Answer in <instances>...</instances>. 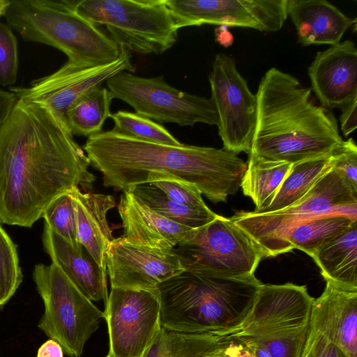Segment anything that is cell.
I'll use <instances>...</instances> for the list:
<instances>
[{"label":"cell","instance_id":"cell-1","mask_svg":"<svg viewBox=\"0 0 357 357\" xmlns=\"http://www.w3.org/2000/svg\"><path fill=\"white\" fill-rule=\"evenodd\" d=\"M66 124L45 106L16 98L0 128V222L31 227L59 196L96 180Z\"/></svg>","mask_w":357,"mask_h":357},{"label":"cell","instance_id":"cell-2","mask_svg":"<svg viewBox=\"0 0 357 357\" xmlns=\"http://www.w3.org/2000/svg\"><path fill=\"white\" fill-rule=\"evenodd\" d=\"M83 149L106 188L124 191L169 178L195 186L215 204L236 194L247 167L224 149L146 142L113 130L89 137Z\"/></svg>","mask_w":357,"mask_h":357},{"label":"cell","instance_id":"cell-3","mask_svg":"<svg viewBox=\"0 0 357 357\" xmlns=\"http://www.w3.org/2000/svg\"><path fill=\"white\" fill-rule=\"evenodd\" d=\"M250 153L296 164L326 157L344 141L336 119L318 105L310 88L276 68L261 77Z\"/></svg>","mask_w":357,"mask_h":357},{"label":"cell","instance_id":"cell-4","mask_svg":"<svg viewBox=\"0 0 357 357\" xmlns=\"http://www.w3.org/2000/svg\"><path fill=\"white\" fill-rule=\"evenodd\" d=\"M261 284L255 275L228 278L184 271L157 287L161 327L183 333L236 332Z\"/></svg>","mask_w":357,"mask_h":357},{"label":"cell","instance_id":"cell-5","mask_svg":"<svg viewBox=\"0 0 357 357\" xmlns=\"http://www.w3.org/2000/svg\"><path fill=\"white\" fill-rule=\"evenodd\" d=\"M75 0H11L7 24L27 42L53 47L68 61L95 66L116 60L121 49L75 10Z\"/></svg>","mask_w":357,"mask_h":357},{"label":"cell","instance_id":"cell-6","mask_svg":"<svg viewBox=\"0 0 357 357\" xmlns=\"http://www.w3.org/2000/svg\"><path fill=\"white\" fill-rule=\"evenodd\" d=\"M75 8L95 25H104L129 52L161 54L177 41L178 29L165 0H75Z\"/></svg>","mask_w":357,"mask_h":357},{"label":"cell","instance_id":"cell-7","mask_svg":"<svg viewBox=\"0 0 357 357\" xmlns=\"http://www.w3.org/2000/svg\"><path fill=\"white\" fill-rule=\"evenodd\" d=\"M331 214H342L357 220V191L331 167L291 206L264 213L240 211L230 218L252 237L265 258L278 255L281 243L292 227Z\"/></svg>","mask_w":357,"mask_h":357},{"label":"cell","instance_id":"cell-8","mask_svg":"<svg viewBox=\"0 0 357 357\" xmlns=\"http://www.w3.org/2000/svg\"><path fill=\"white\" fill-rule=\"evenodd\" d=\"M33 280L45 306L38 327L70 357H79L98 329L104 312L54 264L36 265Z\"/></svg>","mask_w":357,"mask_h":357},{"label":"cell","instance_id":"cell-9","mask_svg":"<svg viewBox=\"0 0 357 357\" xmlns=\"http://www.w3.org/2000/svg\"><path fill=\"white\" fill-rule=\"evenodd\" d=\"M173 250L185 271L228 278L254 275L264 258L260 247L230 218L218 215Z\"/></svg>","mask_w":357,"mask_h":357},{"label":"cell","instance_id":"cell-10","mask_svg":"<svg viewBox=\"0 0 357 357\" xmlns=\"http://www.w3.org/2000/svg\"><path fill=\"white\" fill-rule=\"evenodd\" d=\"M106 85L113 99L128 103L137 114L159 123L218 125L210 98L180 91L168 84L163 76L148 78L123 71L107 80Z\"/></svg>","mask_w":357,"mask_h":357},{"label":"cell","instance_id":"cell-11","mask_svg":"<svg viewBox=\"0 0 357 357\" xmlns=\"http://www.w3.org/2000/svg\"><path fill=\"white\" fill-rule=\"evenodd\" d=\"M208 80L223 149L238 154L251 151L257 121V97L238 71L234 58L218 54Z\"/></svg>","mask_w":357,"mask_h":357},{"label":"cell","instance_id":"cell-12","mask_svg":"<svg viewBox=\"0 0 357 357\" xmlns=\"http://www.w3.org/2000/svg\"><path fill=\"white\" fill-rule=\"evenodd\" d=\"M104 314L114 357H142L162 328L157 289L111 288Z\"/></svg>","mask_w":357,"mask_h":357},{"label":"cell","instance_id":"cell-13","mask_svg":"<svg viewBox=\"0 0 357 357\" xmlns=\"http://www.w3.org/2000/svg\"><path fill=\"white\" fill-rule=\"evenodd\" d=\"M121 49L119 57L113 62L84 66L67 61L57 70L33 80L29 86L10 87V91L16 98L45 106L65 123L68 110L86 93L102 86L103 82L121 72H135L130 52Z\"/></svg>","mask_w":357,"mask_h":357},{"label":"cell","instance_id":"cell-14","mask_svg":"<svg viewBox=\"0 0 357 357\" xmlns=\"http://www.w3.org/2000/svg\"><path fill=\"white\" fill-rule=\"evenodd\" d=\"M177 29L215 24L266 32L280 30L287 0H165Z\"/></svg>","mask_w":357,"mask_h":357},{"label":"cell","instance_id":"cell-15","mask_svg":"<svg viewBox=\"0 0 357 357\" xmlns=\"http://www.w3.org/2000/svg\"><path fill=\"white\" fill-rule=\"evenodd\" d=\"M184 271L173 250L152 248L121 236L109 244L107 274L111 288L155 291Z\"/></svg>","mask_w":357,"mask_h":357},{"label":"cell","instance_id":"cell-16","mask_svg":"<svg viewBox=\"0 0 357 357\" xmlns=\"http://www.w3.org/2000/svg\"><path fill=\"white\" fill-rule=\"evenodd\" d=\"M313 300L305 285L261 284L251 310L238 331L260 337L306 326Z\"/></svg>","mask_w":357,"mask_h":357},{"label":"cell","instance_id":"cell-17","mask_svg":"<svg viewBox=\"0 0 357 357\" xmlns=\"http://www.w3.org/2000/svg\"><path fill=\"white\" fill-rule=\"evenodd\" d=\"M311 91L321 105L341 109L357 98V49L350 40L317 53L307 68Z\"/></svg>","mask_w":357,"mask_h":357},{"label":"cell","instance_id":"cell-18","mask_svg":"<svg viewBox=\"0 0 357 357\" xmlns=\"http://www.w3.org/2000/svg\"><path fill=\"white\" fill-rule=\"evenodd\" d=\"M309 332L324 335L350 357H357V287L326 280L323 293L312 304Z\"/></svg>","mask_w":357,"mask_h":357},{"label":"cell","instance_id":"cell-19","mask_svg":"<svg viewBox=\"0 0 357 357\" xmlns=\"http://www.w3.org/2000/svg\"><path fill=\"white\" fill-rule=\"evenodd\" d=\"M118 212L123 228L121 236L152 248L172 250L195 229L160 215L128 190L121 195Z\"/></svg>","mask_w":357,"mask_h":357},{"label":"cell","instance_id":"cell-20","mask_svg":"<svg viewBox=\"0 0 357 357\" xmlns=\"http://www.w3.org/2000/svg\"><path fill=\"white\" fill-rule=\"evenodd\" d=\"M78 243L103 271H107L109 246L113 240L107 219V212L116 206L113 196L78 188L71 191Z\"/></svg>","mask_w":357,"mask_h":357},{"label":"cell","instance_id":"cell-21","mask_svg":"<svg viewBox=\"0 0 357 357\" xmlns=\"http://www.w3.org/2000/svg\"><path fill=\"white\" fill-rule=\"evenodd\" d=\"M287 13L303 46L336 45L356 22L326 0H287Z\"/></svg>","mask_w":357,"mask_h":357},{"label":"cell","instance_id":"cell-22","mask_svg":"<svg viewBox=\"0 0 357 357\" xmlns=\"http://www.w3.org/2000/svg\"><path fill=\"white\" fill-rule=\"evenodd\" d=\"M45 250L71 282L92 301L108 298L107 271H103L83 248L78 252L66 241L45 225L43 234Z\"/></svg>","mask_w":357,"mask_h":357},{"label":"cell","instance_id":"cell-23","mask_svg":"<svg viewBox=\"0 0 357 357\" xmlns=\"http://www.w3.org/2000/svg\"><path fill=\"white\" fill-rule=\"evenodd\" d=\"M311 257L325 280L357 287V222L324 243Z\"/></svg>","mask_w":357,"mask_h":357},{"label":"cell","instance_id":"cell-24","mask_svg":"<svg viewBox=\"0 0 357 357\" xmlns=\"http://www.w3.org/2000/svg\"><path fill=\"white\" fill-rule=\"evenodd\" d=\"M354 222L357 220L342 214H331L299 222L287 232L278 255L298 249L312 257L324 243Z\"/></svg>","mask_w":357,"mask_h":357},{"label":"cell","instance_id":"cell-25","mask_svg":"<svg viewBox=\"0 0 357 357\" xmlns=\"http://www.w3.org/2000/svg\"><path fill=\"white\" fill-rule=\"evenodd\" d=\"M292 164L267 160L248 154L247 167L241 188L244 195L252 199L255 211L268 206L275 196Z\"/></svg>","mask_w":357,"mask_h":357},{"label":"cell","instance_id":"cell-26","mask_svg":"<svg viewBox=\"0 0 357 357\" xmlns=\"http://www.w3.org/2000/svg\"><path fill=\"white\" fill-rule=\"evenodd\" d=\"M330 169V155L293 164L271 204L253 212L271 213L291 206L301 199Z\"/></svg>","mask_w":357,"mask_h":357},{"label":"cell","instance_id":"cell-27","mask_svg":"<svg viewBox=\"0 0 357 357\" xmlns=\"http://www.w3.org/2000/svg\"><path fill=\"white\" fill-rule=\"evenodd\" d=\"M113 98L107 88H95L80 97L68 110L65 123L73 135L87 136L99 133L106 119L110 118Z\"/></svg>","mask_w":357,"mask_h":357},{"label":"cell","instance_id":"cell-28","mask_svg":"<svg viewBox=\"0 0 357 357\" xmlns=\"http://www.w3.org/2000/svg\"><path fill=\"white\" fill-rule=\"evenodd\" d=\"M126 190L160 215L192 229L201 227L218 215L210 208L202 210L178 204L151 183L135 185Z\"/></svg>","mask_w":357,"mask_h":357},{"label":"cell","instance_id":"cell-29","mask_svg":"<svg viewBox=\"0 0 357 357\" xmlns=\"http://www.w3.org/2000/svg\"><path fill=\"white\" fill-rule=\"evenodd\" d=\"M218 335L183 333L162 327L144 357H205Z\"/></svg>","mask_w":357,"mask_h":357},{"label":"cell","instance_id":"cell-30","mask_svg":"<svg viewBox=\"0 0 357 357\" xmlns=\"http://www.w3.org/2000/svg\"><path fill=\"white\" fill-rule=\"evenodd\" d=\"M114 131L146 142L179 146L182 144L165 127L137 113L119 110L111 115Z\"/></svg>","mask_w":357,"mask_h":357},{"label":"cell","instance_id":"cell-31","mask_svg":"<svg viewBox=\"0 0 357 357\" xmlns=\"http://www.w3.org/2000/svg\"><path fill=\"white\" fill-rule=\"evenodd\" d=\"M71 191L59 196L52 201L43 212L42 217L45 220V226L79 252L84 248L78 243L77 238Z\"/></svg>","mask_w":357,"mask_h":357},{"label":"cell","instance_id":"cell-32","mask_svg":"<svg viewBox=\"0 0 357 357\" xmlns=\"http://www.w3.org/2000/svg\"><path fill=\"white\" fill-rule=\"evenodd\" d=\"M22 280L16 245L0 226V308L11 298Z\"/></svg>","mask_w":357,"mask_h":357},{"label":"cell","instance_id":"cell-33","mask_svg":"<svg viewBox=\"0 0 357 357\" xmlns=\"http://www.w3.org/2000/svg\"><path fill=\"white\" fill-rule=\"evenodd\" d=\"M308 332L309 325L260 337H249L262 344L272 357H301Z\"/></svg>","mask_w":357,"mask_h":357},{"label":"cell","instance_id":"cell-34","mask_svg":"<svg viewBox=\"0 0 357 357\" xmlns=\"http://www.w3.org/2000/svg\"><path fill=\"white\" fill-rule=\"evenodd\" d=\"M17 40L9 25L0 22V85H13L17 79Z\"/></svg>","mask_w":357,"mask_h":357},{"label":"cell","instance_id":"cell-35","mask_svg":"<svg viewBox=\"0 0 357 357\" xmlns=\"http://www.w3.org/2000/svg\"><path fill=\"white\" fill-rule=\"evenodd\" d=\"M330 165L357 191V146L353 138L343 141L333 151Z\"/></svg>","mask_w":357,"mask_h":357},{"label":"cell","instance_id":"cell-36","mask_svg":"<svg viewBox=\"0 0 357 357\" xmlns=\"http://www.w3.org/2000/svg\"><path fill=\"white\" fill-rule=\"evenodd\" d=\"M174 202L189 207L208 210L202 193L194 185L174 179H162L151 183Z\"/></svg>","mask_w":357,"mask_h":357},{"label":"cell","instance_id":"cell-37","mask_svg":"<svg viewBox=\"0 0 357 357\" xmlns=\"http://www.w3.org/2000/svg\"><path fill=\"white\" fill-rule=\"evenodd\" d=\"M205 357H255L238 333L218 335Z\"/></svg>","mask_w":357,"mask_h":357},{"label":"cell","instance_id":"cell-38","mask_svg":"<svg viewBox=\"0 0 357 357\" xmlns=\"http://www.w3.org/2000/svg\"><path fill=\"white\" fill-rule=\"evenodd\" d=\"M301 357H350L341 347L324 335L308 332Z\"/></svg>","mask_w":357,"mask_h":357},{"label":"cell","instance_id":"cell-39","mask_svg":"<svg viewBox=\"0 0 357 357\" xmlns=\"http://www.w3.org/2000/svg\"><path fill=\"white\" fill-rule=\"evenodd\" d=\"M340 116V130L347 137L357 127V98L341 108Z\"/></svg>","mask_w":357,"mask_h":357},{"label":"cell","instance_id":"cell-40","mask_svg":"<svg viewBox=\"0 0 357 357\" xmlns=\"http://www.w3.org/2000/svg\"><path fill=\"white\" fill-rule=\"evenodd\" d=\"M15 101L16 97L12 92L0 89V128L9 114Z\"/></svg>","mask_w":357,"mask_h":357},{"label":"cell","instance_id":"cell-41","mask_svg":"<svg viewBox=\"0 0 357 357\" xmlns=\"http://www.w3.org/2000/svg\"><path fill=\"white\" fill-rule=\"evenodd\" d=\"M36 357H63V350L56 341L50 339L38 349Z\"/></svg>","mask_w":357,"mask_h":357},{"label":"cell","instance_id":"cell-42","mask_svg":"<svg viewBox=\"0 0 357 357\" xmlns=\"http://www.w3.org/2000/svg\"><path fill=\"white\" fill-rule=\"evenodd\" d=\"M238 333L246 343L255 357H272L269 351L259 342L248 335H243L238 331Z\"/></svg>","mask_w":357,"mask_h":357},{"label":"cell","instance_id":"cell-43","mask_svg":"<svg viewBox=\"0 0 357 357\" xmlns=\"http://www.w3.org/2000/svg\"><path fill=\"white\" fill-rule=\"evenodd\" d=\"M227 28L225 26H218L215 29L217 42L225 47L231 45L234 40L233 36Z\"/></svg>","mask_w":357,"mask_h":357},{"label":"cell","instance_id":"cell-44","mask_svg":"<svg viewBox=\"0 0 357 357\" xmlns=\"http://www.w3.org/2000/svg\"><path fill=\"white\" fill-rule=\"evenodd\" d=\"M10 2V0H0V18L3 16L5 17Z\"/></svg>","mask_w":357,"mask_h":357},{"label":"cell","instance_id":"cell-45","mask_svg":"<svg viewBox=\"0 0 357 357\" xmlns=\"http://www.w3.org/2000/svg\"><path fill=\"white\" fill-rule=\"evenodd\" d=\"M105 357H114V356L112 354L108 353Z\"/></svg>","mask_w":357,"mask_h":357},{"label":"cell","instance_id":"cell-46","mask_svg":"<svg viewBox=\"0 0 357 357\" xmlns=\"http://www.w3.org/2000/svg\"><path fill=\"white\" fill-rule=\"evenodd\" d=\"M146 352L143 354V356H142V357H144V355H145Z\"/></svg>","mask_w":357,"mask_h":357}]
</instances>
